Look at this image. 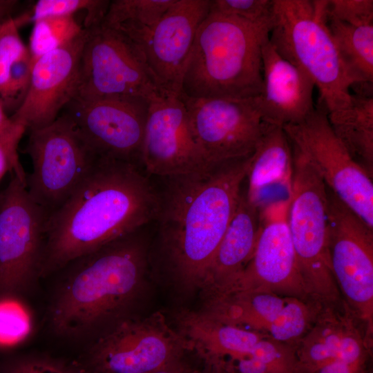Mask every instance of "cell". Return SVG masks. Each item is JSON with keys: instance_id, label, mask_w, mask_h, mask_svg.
I'll return each instance as SVG.
<instances>
[{"instance_id": "obj_1", "label": "cell", "mask_w": 373, "mask_h": 373, "mask_svg": "<svg viewBox=\"0 0 373 373\" xmlns=\"http://www.w3.org/2000/svg\"><path fill=\"white\" fill-rule=\"evenodd\" d=\"M160 197L133 162L98 157L68 200L48 216L40 277L156 219Z\"/></svg>"}, {"instance_id": "obj_2", "label": "cell", "mask_w": 373, "mask_h": 373, "mask_svg": "<svg viewBox=\"0 0 373 373\" xmlns=\"http://www.w3.org/2000/svg\"><path fill=\"white\" fill-rule=\"evenodd\" d=\"M252 155L166 178L156 219L169 269L186 289L203 286L237 208Z\"/></svg>"}, {"instance_id": "obj_3", "label": "cell", "mask_w": 373, "mask_h": 373, "mask_svg": "<svg viewBox=\"0 0 373 373\" xmlns=\"http://www.w3.org/2000/svg\"><path fill=\"white\" fill-rule=\"evenodd\" d=\"M139 230L58 271L61 275L48 313L56 334L73 340L96 337L104 324L124 318L122 313L139 292L146 271V247Z\"/></svg>"}, {"instance_id": "obj_4", "label": "cell", "mask_w": 373, "mask_h": 373, "mask_svg": "<svg viewBox=\"0 0 373 373\" xmlns=\"http://www.w3.org/2000/svg\"><path fill=\"white\" fill-rule=\"evenodd\" d=\"M269 32L210 10L196 32L180 93L196 99L257 97L262 82V47Z\"/></svg>"}, {"instance_id": "obj_5", "label": "cell", "mask_w": 373, "mask_h": 373, "mask_svg": "<svg viewBox=\"0 0 373 373\" xmlns=\"http://www.w3.org/2000/svg\"><path fill=\"white\" fill-rule=\"evenodd\" d=\"M273 1V47L312 78L327 113L348 106L353 84L327 26V0Z\"/></svg>"}, {"instance_id": "obj_6", "label": "cell", "mask_w": 373, "mask_h": 373, "mask_svg": "<svg viewBox=\"0 0 373 373\" xmlns=\"http://www.w3.org/2000/svg\"><path fill=\"white\" fill-rule=\"evenodd\" d=\"M292 154L287 221L298 268L311 299L334 306L341 294L329 258L327 187L302 155Z\"/></svg>"}, {"instance_id": "obj_7", "label": "cell", "mask_w": 373, "mask_h": 373, "mask_svg": "<svg viewBox=\"0 0 373 373\" xmlns=\"http://www.w3.org/2000/svg\"><path fill=\"white\" fill-rule=\"evenodd\" d=\"M29 131L25 152L32 171L26 176V189L48 216L76 190L98 157L64 113L52 124Z\"/></svg>"}, {"instance_id": "obj_8", "label": "cell", "mask_w": 373, "mask_h": 373, "mask_svg": "<svg viewBox=\"0 0 373 373\" xmlns=\"http://www.w3.org/2000/svg\"><path fill=\"white\" fill-rule=\"evenodd\" d=\"M86 29L75 99L141 97L151 101L164 93L142 52L127 37L102 23Z\"/></svg>"}, {"instance_id": "obj_9", "label": "cell", "mask_w": 373, "mask_h": 373, "mask_svg": "<svg viewBox=\"0 0 373 373\" xmlns=\"http://www.w3.org/2000/svg\"><path fill=\"white\" fill-rule=\"evenodd\" d=\"M292 150L302 155L347 207L373 229V182L332 131L318 104L302 122L283 127Z\"/></svg>"}, {"instance_id": "obj_10", "label": "cell", "mask_w": 373, "mask_h": 373, "mask_svg": "<svg viewBox=\"0 0 373 373\" xmlns=\"http://www.w3.org/2000/svg\"><path fill=\"white\" fill-rule=\"evenodd\" d=\"M47 218L13 175L0 192V297L21 298L40 277Z\"/></svg>"}, {"instance_id": "obj_11", "label": "cell", "mask_w": 373, "mask_h": 373, "mask_svg": "<svg viewBox=\"0 0 373 373\" xmlns=\"http://www.w3.org/2000/svg\"><path fill=\"white\" fill-rule=\"evenodd\" d=\"M186 345L158 314L124 318L92 341L85 373H150L178 360Z\"/></svg>"}, {"instance_id": "obj_12", "label": "cell", "mask_w": 373, "mask_h": 373, "mask_svg": "<svg viewBox=\"0 0 373 373\" xmlns=\"http://www.w3.org/2000/svg\"><path fill=\"white\" fill-rule=\"evenodd\" d=\"M327 194L332 273L347 307L362 321L370 340L373 327V229L327 187Z\"/></svg>"}, {"instance_id": "obj_13", "label": "cell", "mask_w": 373, "mask_h": 373, "mask_svg": "<svg viewBox=\"0 0 373 373\" xmlns=\"http://www.w3.org/2000/svg\"><path fill=\"white\" fill-rule=\"evenodd\" d=\"M150 102L141 97L74 99L64 113L96 156L138 164Z\"/></svg>"}, {"instance_id": "obj_14", "label": "cell", "mask_w": 373, "mask_h": 373, "mask_svg": "<svg viewBox=\"0 0 373 373\" xmlns=\"http://www.w3.org/2000/svg\"><path fill=\"white\" fill-rule=\"evenodd\" d=\"M194 136L210 166L251 156L267 125L254 97L189 98L180 93Z\"/></svg>"}, {"instance_id": "obj_15", "label": "cell", "mask_w": 373, "mask_h": 373, "mask_svg": "<svg viewBox=\"0 0 373 373\" xmlns=\"http://www.w3.org/2000/svg\"><path fill=\"white\" fill-rule=\"evenodd\" d=\"M289 202L260 213L261 227L249 261L225 292L261 291L283 297L311 299L301 276L287 216Z\"/></svg>"}, {"instance_id": "obj_16", "label": "cell", "mask_w": 373, "mask_h": 373, "mask_svg": "<svg viewBox=\"0 0 373 373\" xmlns=\"http://www.w3.org/2000/svg\"><path fill=\"white\" fill-rule=\"evenodd\" d=\"M141 164L148 173L164 178L211 166L194 136L180 94L164 93L150 102Z\"/></svg>"}, {"instance_id": "obj_17", "label": "cell", "mask_w": 373, "mask_h": 373, "mask_svg": "<svg viewBox=\"0 0 373 373\" xmlns=\"http://www.w3.org/2000/svg\"><path fill=\"white\" fill-rule=\"evenodd\" d=\"M88 30L73 40L39 57L33 64L28 88L10 119L34 130L57 119L77 95L80 61Z\"/></svg>"}, {"instance_id": "obj_18", "label": "cell", "mask_w": 373, "mask_h": 373, "mask_svg": "<svg viewBox=\"0 0 373 373\" xmlns=\"http://www.w3.org/2000/svg\"><path fill=\"white\" fill-rule=\"evenodd\" d=\"M211 3V0H175L137 46L163 93L180 94L184 70Z\"/></svg>"}, {"instance_id": "obj_19", "label": "cell", "mask_w": 373, "mask_h": 373, "mask_svg": "<svg viewBox=\"0 0 373 373\" xmlns=\"http://www.w3.org/2000/svg\"><path fill=\"white\" fill-rule=\"evenodd\" d=\"M262 87L254 99L265 123L284 127L302 122L314 111V82L283 58L269 39L262 47Z\"/></svg>"}, {"instance_id": "obj_20", "label": "cell", "mask_w": 373, "mask_h": 373, "mask_svg": "<svg viewBox=\"0 0 373 373\" xmlns=\"http://www.w3.org/2000/svg\"><path fill=\"white\" fill-rule=\"evenodd\" d=\"M293 154L283 127L267 124L252 155L246 177V197L258 212L280 202L276 191L286 200L291 195ZM288 202V201H287Z\"/></svg>"}, {"instance_id": "obj_21", "label": "cell", "mask_w": 373, "mask_h": 373, "mask_svg": "<svg viewBox=\"0 0 373 373\" xmlns=\"http://www.w3.org/2000/svg\"><path fill=\"white\" fill-rule=\"evenodd\" d=\"M260 227L258 211L242 191L201 289L206 296L224 293L237 280L251 258Z\"/></svg>"}, {"instance_id": "obj_22", "label": "cell", "mask_w": 373, "mask_h": 373, "mask_svg": "<svg viewBox=\"0 0 373 373\" xmlns=\"http://www.w3.org/2000/svg\"><path fill=\"white\" fill-rule=\"evenodd\" d=\"M177 319L186 348L195 350L207 364L244 355L267 336L223 323L203 312H182Z\"/></svg>"}, {"instance_id": "obj_23", "label": "cell", "mask_w": 373, "mask_h": 373, "mask_svg": "<svg viewBox=\"0 0 373 373\" xmlns=\"http://www.w3.org/2000/svg\"><path fill=\"white\" fill-rule=\"evenodd\" d=\"M346 107L327 113L329 125L352 159L373 177L372 88L354 89Z\"/></svg>"}, {"instance_id": "obj_24", "label": "cell", "mask_w": 373, "mask_h": 373, "mask_svg": "<svg viewBox=\"0 0 373 373\" xmlns=\"http://www.w3.org/2000/svg\"><path fill=\"white\" fill-rule=\"evenodd\" d=\"M287 297L268 291H238L207 296L205 309L209 316L223 323L266 332L286 303ZM264 334V333H263Z\"/></svg>"}, {"instance_id": "obj_25", "label": "cell", "mask_w": 373, "mask_h": 373, "mask_svg": "<svg viewBox=\"0 0 373 373\" xmlns=\"http://www.w3.org/2000/svg\"><path fill=\"white\" fill-rule=\"evenodd\" d=\"M327 23L352 88L373 86V24L354 26L328 17Z\"/></svg>"}, {"instance_id": "obj_26", "label": "cell", "mask_w": 373, "mask_h": 373, "mask_svg": "<svg viewBox=\"0 0 373 373\" xmlns=\"http://www.w3.org/2000/svg\"><path fill=\"white\" fill-rule=\"evenodd\" d=\"M175 0H113L102 23L138 46Z\"/></svg>"}, {"instance_id": "obj_27", "label": "cell", "mask_w": 373, "mask_h": 373, "mask_svg": "<svg viewBox=\"0 0 373 373\" xmlns=\"http://www.w3.org/2000/svg\"><path fill=\"white\" fill-rule=\"evenodd\" d=\"M235 359L242 373H303L296 345L268 336L259 340L248 353Z\"/></svg>"}, {"instance_id": "obj_28", "label": "cell", "mask_w": 373, "mask_h": 373, "mask_svg": "<svg viewBox=\"0 0 373 373\" xmlns=\"http://www.w3.org/2000/svg\"><path fill=\"white\" fill-rule=\"evenodd\" d=\"M323 305L313 300L287 297L286 303L268 326L265 334L283 343L295 345L309 329Z\"/></svg>"}, {"instance_id": "obj_29", "label": "cell", "mask_w": 373, "mask_h": 373, "mask_svg": "<svg viewBox=\"0 0 373 373\" xmlns=\"http://www.w3.org/2000/svg\"><path fill=\"white\" fill-rule=\"evenodd\" d=\"M83 29L74 16L47 17L34 22L28 46L33 64L41 56L73 40Z\"/></svg>"}, {"instance_id": "obj_30", "label": "cell", "mask_w": 373, "mask_h": 373, "mask_svg": "<svg viewBox=\"0 0 373 373\" xmlns=\"http://www.w3.org/2000/svg\"><path fill=\"white\" fill-rule=\"evenodd\" d=\"M108 0H39L30 14L23 15L25 23L52 17L74 16L77 12L86 11L84 28L100 24L108 10Z\"/></svg>"}, {"instance_id": "obj_31", "label": "cell", "mask_w": 373, "mask_h": 373, "mask_svg": "<svg viewBox=\"0 0 373 373\" xmlns=\"http://www.w3.org/2000/svg\"><path fill=\"white\" fill-rule=\"evenodd\" d=\"M30 312L21 298L0 297V350L24 342L32 331Z\"/></svg>"}, {"instance_id": "obj_32", "label": "cell", "mask_w": 373, "mask_h": 373, "mask_svg": "<svg viewBox=\"0 0 373 373\" xmlns=\"http://www.w3.org/2000/svg\"><path fill=\"white\" fill-rule=\"evenodd\" d=\"M211 10L271 29L273 0H211Z\"/></svg>"}, {"instance_id": "obj_33", "label": "cell", "mask_w": 373, "mask_h": 373, "mask_svg": "<svg viewBox=\"0 0 373 373\" xmlns=\"http://www.w3.org/2000/svg\"><path fill=\"white\" fill-rule=\"evenodd\" d=\"M19 28L12 17L0 29V99L6 90L13 64L28 50L21 39Z\"/></svg>"}, {"instance_id": "obj_34", "label": "cell", "mask_w": 373, "mask_h": 373, "mask_svg": "<svg viewBox=\"0 0 373 373\" xmlns=\"http://www.w3.org/2000/svg\"><path fill=\"white\" fill-rule=\"evenodd\" d=\"M32 66L28 50L13 64L6 90L0 99L5 111L12 107H15L16 111L23 102L28 88Z\"/></svg>"}, {"instance_id": "obj_35", "label": "cell", "mask_w": 373, "mask_h": 373, "mask_svg": "<svg viewBox=\"0 0 373 373\" xmlns=\"http://www.w3.org/2000/svg\"><path fill=\"white\" fill-rule=\"evenodd\" d=\"M0 373H82L52 358L39 356H11L0 362Z\"/></svg>"}, {"instance_id": "obj_36", "label": "cell", "mask_w": 373, "mask_h": 373, "mask_svg": "<svg viewBox=\"0 0 373 373\" xmlns=\"http://www.w3.org/2000/svg\"><path fill=\"white\" fill-rule=\"evenodd\" d=\"M327 17L354 26L373 24V1H327Z\"/></svg>"}, {"instance_id": "obj_37", "label": "cell", "mask_w": 373, "mask_h": 373, "mask_svg": "<svg viewBox=\"0 0 373 373\" xmlns=\"http://www.w3.org/2000/svg\"><path fill=\"white\" fill-rule=\"evenodd\" d=\"M19 140L0 138V182L8 171L16 175L26 186V173L17 153Z\"/></svg>"}, {"instance_id": "obj_38", "label": "cell", "mask_w": 373, "mask_h": 373, "mask_svg": "<svg viewBox=\"0 0 373 373\" xmlns=\"http://www.w3.org/2000/svg\"><path fill=\"white\" fill-rule=\"evenodd\" d=\"M26 128L13 122L0 104V138L19 140L22 137Z\"/></svg>"}, {"instance_id": "obj_39", "label": "cell", "mask_w": 373, "mask_h": 373, "mask_svg": "<svg viewBox=\"0 0 373 373\" xmlns=\"http://www.w3.org/2000/svg\"><path fill=\"white\" fill-rule=\"evenodd\" d=\"M19 1L17 0H0V29L10 19L17 8Z\"/></svg>"}, {"instance_id": "obj_40", "label": "cell", "mask_w": 373, "mask_h": 373, "mask_svg": "<svg viewBox=\"0 0 373 373\" xmlns=\"http://www.w3.org/2000/svg\"><path fill=\"white\" fill-rule=\"evenodd\" d=\"M150 373H187L178 360L173 361Z\"/></svg>"}, {"instance_id": "obj_41", "label": "cell", "mask_w": 373, "mask_h": 373, "mask_svg": "<svg viewBox=\"0 0 373 373\" xmlns=\"http://www.w3.org/2000/svg\"><path fill=\"white\" fill-rule=\"evenodd\" d=\"M199 373H234L224 365L219 363L206 364L204 370Z\"/></svg>"}]
</instances>
